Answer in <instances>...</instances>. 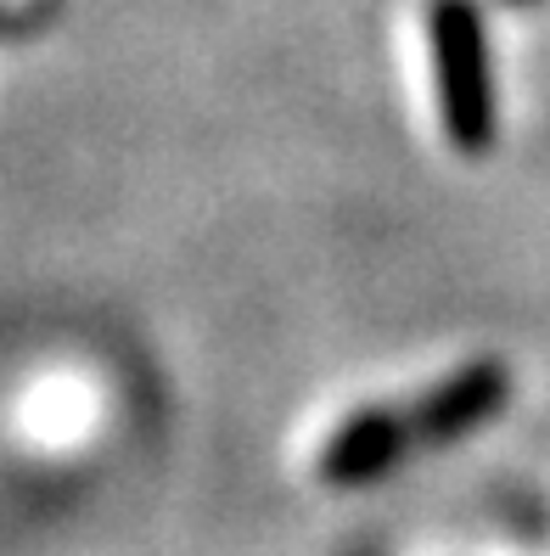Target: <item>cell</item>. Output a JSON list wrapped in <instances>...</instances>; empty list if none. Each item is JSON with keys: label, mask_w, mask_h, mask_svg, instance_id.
<instances>
[{"label": "cell", "mask_w": 550, "mask_h": 556, "mask_svg": "<svg viewBox=\"0 0 550 556\" xmlns=\"http://www.w3.org/2000/svg\"><path fill=\"white\" fill-rule=\"evenodd\" d=\"M511 400V371L500 359H466L444 371L410 400H382L343 416L315 455V478L327 489H366L382 483L394 467H405L422 450H444L483 421H495Z\"/></svg>", "instance_id": "1"}, {"label": "cell", "mask_w": 550, "mask_h": 556, "mask_svg": "<svg viewBox=\"0 0 550 556\" xmlns=\"http://www.w3.org/2000/svg\"><path fill=\"white\" fill-rule=\"evenodd\" d=\"M427 51H433V96L438 124L456 152H489L495 141V74L489 40L466 0H433L427 7Z\"/></svg>", "instance_id": "2"}]
</instances>
